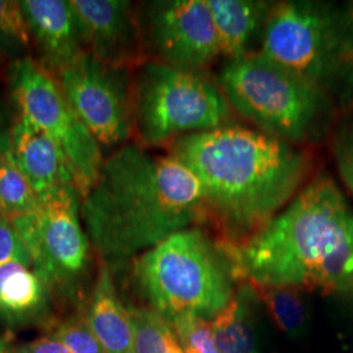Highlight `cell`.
<instances>
[{"label": "cell", "mask_w": 353, "mask_h": 353, "mask_svg": "<svg viewBox=\"0 0 353 353\" xmlns=\"http://www.w3.org/2000/svg\"><path fill=\"white\" fill-rule=\"evenodd\" d=\"M67 347L70 353H105L85 318H71L62 322L52 334Z\"/></svg>", "instance_id": "cb8c5ba5"}, {"label": "cell", "mask_w": 353, "mask_h": 353, "mask_svg": "<svg viewBox=\"0 0 353 353\" xmlns=\"http://www.w3.org/2000/svg\"><path fill=\"white\" fill-rule=\"evenodd\" d=\"M57 77L76 114L101 147H122L131 139L134 105L127 68L102 63L87 51Z\"/></svg>", "instance_id": "30bf717a"}, {"label": "cell", "mask_w": 353, "mask_h": 353, "mask_svg": "<svg viewBox=\"0 0 353 353\" xmlns=\"http://www.w3.org/2000/svg\"><path fill=\"white\" fill-rule=\"evenodd\" d=\"M144 51L152 61L203 71L221 55L205 0L152 1L139 17Z\"/></svg>", "instance_id": "8fae6325"}, {"label": "cell", "mask_w": 353, "mask_h": 353, "mask_svg": "<svg viewBox=\"0 0 353 353\" xmlns=\"http://www.w3.org/2000/svg\"><path fill=\"white\" fill-rule=\"evenodd\" d=\"M227 248L241 283L353 297V208L331 176L313 178L259 230Z\"/></svg>", "instance_id": "3957f363"}, {"label": "cell", "mask_w": 353, "mask_h": 353, "mask_svg": "<svg viewBox=\"0 0 353 353\" xmlns=\"http://www.w3.org/2000/svg\"><path fill=\"white\" fill-rule=\"evenodd\" d=\"M214 81L233 113L293 145L318 143L331 125L334 100L327 90L261 51L228 59Z\"/></svg>", "instance_id": "5b68a950"}, {"label": "cell", "mask_w": 353, "mask_h": 353, "mask_svg": "<svg viewBox=\"0 0 353 353\" xmlns=\"http://www.w3.org/2000/svg\"><path fill=\"white\" fill-rule=\"evenodd\" d=\"M32 39L46 65L57 76L87 52L71 0L20 1Z\"/></svg>", "instance_id": "4fadbf2b"}, {"label": "cell", "mask_w": 353, "mask_h": 353, "mask_svg": "<svg viewBox=\"0 0 353 353\" xmlns=\"http://www.w3.org/2000/svg\"><path fill=\"white\" fill-rule=\"evenodd\" d=\"M85 50L117 68L139 67L147 59L139 16L126 0H71Z\"/></svg>", "instance_id": "7c38bea8"}, {"label": "cell", "mask_w": 353, "mask_h": 353, "mask_svg": "<svg viewBox=\"0 0 353 353\" xmlns=\"http://www.w3.org/2000/svg\"><path fill=\"white\" fill-rule=\"evenodd\" d=\"M46 284L33 268L21 263L0 267V316L23 322L38 314L46 299Z\"/></svg>", "instance_id": "ac0fdd59"}, {"label": "cell", "mask_w": 353, "mask_h": 353, "mask_svg": "<svg viewBox=\"0 0 353 353\" xmlns=\"http://www.w3.org/2000/svg\"><path fill=\"white\" fill-rule=\"evenodd\" d=\"M16 353H70L67 347L57 336H42L17 347Z\"/></svg>", "instance_id": "4316f807"}, {"label": "cell", "mask_w": 353, "mask_h": 353, "mask_svg": "<svg viewBox=\"0 0 353 353\" xmlns=\"http://www.w3.org/2000/svg\"><path fill=\"white\" fill-rule=\"evenodd\" d=\"M36 212L11 220L46 287L79 278L88 265V236L81 228V196L74 185L38 195Z\"/></svg>", "instance_id": "9c48e42d"}, {"label": "cell", "mask_w": 353, "mask_h": 353, "mask_svg": "<svg viewBox=\"0 0 353 353\" xmlns=\"http://www.w3.org/2000/svg\"><path fill=\"white\" fill-rule=\"evenodd\" d=\"M252 285V284H250ZM258 300L265 303L272 322L292 341L301 339L310 322L305 290L296 287L252 285Z\"/></svg>", "instance_id": "d6986e66"}, {"label": "cell", "mask_w": 353, "mask_h": 353, "mask_svg": "<svg viewBox=\"0 0 353 353\" xmlns=\"http://www.w3.org/2000/svg\"><path fill=\"white\" fill-rule=\"evenodd\" d=\"M134 353H185L173 326L147 307L130 306Z\"/></svg>", "instance_id": "44dd1931"}, {"label": "cell", "mask_w": 353, "mask_h": 353, "mask_svg": "<svg viewBox=\"0 0 353 353\" xmlns=\"http://www.w3.org/2000/svg\"><path fill=\"white\" fill-rule=\"evenodd\" d=\"M84 318L105 353H134L130 312L118 296L110 267L103 262Z\"/></svg>", "instance_id": "9a60e30c"}, {"label": "cell", "mask_w": 353, "mask_h": 353, "mask_svg": "<svg viewBox=\"0 0 353 353\" xmlns=\"http://www.w3.org/2000/svg\"><path fill=\"white\" fill-rule=\"evenodd\" d=\"M0 353H8L7 352V347H6L3 341H0Z\"/></svg>", "instance_id": "83f0119b"}, {"label": "cell", "mask_w": 353, "mask_h": 353, "mask_svg": "<svg viewBox=\"0 0 353 353\" xmlns=\"http://www.w3.org/2000/svg\"><path fill=\"white\" fill-rule=\"evenodd\" d=\"M168 153L198 178L207 217L230 246L284 210L313 169L303 147L234 123L182 137Z\"/></svg>", "instance_id": "6da1fadb"}, {"label": "cell", "mask_w": 353, "mask_h": 353, "mask_svg": "<svg viewBox=\"0 0 353 353\" xmlns=\"http://www.w3.org/2000/svg\"><path fill=\"white\" fill-rule=\"evenodd\" d=\"M132 276L148 307L168 322L182 316L212 321L241 283L227 245L199 227L140 254L132 261Z\"/></svg>", "instance_id": "277c9868"}, {"label": "cell", "mask_w": 353, "mask_h": 353, "mask_svg": "<svg viewBox=\"0 0 353 353\" xmlns=\"http://www.w3.org/2000/svg\"><path fill=\"white\" fill-rule=\"evenodd\" d=\"M37 192L26 174L16 164L10 151L8 132L0 135V214L12 220L14 217L36 212Z\"/></svg>", "instance_id": "ffe728a7"}, {"label": "cell", "mask_w": 353, "mask_h": 353, "mask_svg": "<svg viewBox=\"0 0 353 353\" xmlns=\"http://www.w3.org/2000/svg\"><path fill=\"white\" fill-rule=\"evenodd\" d=\"M258 296L249 283H240L234 297L211 321L221 353H259L255 319Z\"/></svg>", "instance_id": "e0dca14e"}, {"label": "cell", "mask_w": 353, "mask_h": 353, "mask_svg": "<svg viewBox=\"0 0 353 353\" xmlns=\"http://www.w3.org/2000/svg\"><path fill=\"white\" fill-rule=\"evenodd\" d=\"M214 19L221 57L240 58L249 52L252 39L263 36L274 3L262 0H205Z\"/></svg>", "instance_id": "2e32d148"}, {"label": "cell", "mask_w": 353, "mask_h": 353, "mask_svg": "<svg viewBox=\"0 0 353 353\" xmlns=\"http://www.w3.org/2000/svg\"><path fill=\"white\" fill-rule=\"evenodd\" d=\"M132 80L134 134L144 148L232 125L233 110L203 71L148 59Z\"/></svg>", "instance_id": "52a82bcc"}, {"label": "cell", "mask_w": 353, "mask_h": 353, "mask_svg": "<svg viewBox=\"0 0 353 353\" xmlns=\"http://www.w3.org/2000/svg\"><path fill=\"white\" fill-rule=\"evenodd\" d=\"M258 51L332 94L353 75V6L310 0L278 3Z\"/></svg>", "instance_id": "8992f818"}, {"label": "cell", "mask_w": 353, "mask_h": 353, "mask_svg": "<svg viewBox=\"0 0 353 353\" xmlns=\"http://www.w3.org/2000/svg\"><path fill=\"white\" fill-rule=\"evenodd\" d=\"M21 263L32 268V258L10 219L0 214V267Z\"/></svg>", "instance_id": "484cf974"}, {"label": "cell", "mask_w": 353, "mask_h": 353, "mask_svg": "<svg viewBox=\"0 0 353 353\" xmlns=\"http://www.w3.org/2000/svg\"><path fill=\"white\" fill-rule=\"evenodd\" d=\"M10 90L20 114L43 130L64 153L81 199L94 186L105 161L101 144L81 122L58 77L33 58H20L10 70Z\"/></svg>", "instance_id": "ba28073f"}, {"label": "cell", "mask_w": 353, "mask_h": 353, "mask_svg": "<svg viewBox=\"0 0 353 353\" xmlns=\"http://www.w3.org/2000/svg\"><path fill=\"white\" fill-rule=\"evenodd\" d=\"M81 219L102 262L134 261L170 236L208 220L202 185L170 153L126 143L105 159L81 199Z\"/></svg>", "instance_id": "7a4b0ae2"}, {"label": "cell", "mask_w": 353, "mask_h": 353, "mask_svg": "<svg viewBox=\"0 0 353 353\" xmlns=\"http://www.w3.org/2000/svg\"><path fill=\"white\" fill-rule=\"evenodd\" d=\"M185 353H221L211 327V321L195 316H178L169 322Z\"/></svg>", "instance_id": "603a6c76"}, {"label": "cell", "mask_w": 353, "mask_h": 353, "mask_svg": "<svg viewBox=\"0 0 353 353\" xmlns=\"http://www.w3.org/2000/svg\"><path fill=\"white\" fill-rule=\"evenodd\" d=\"M8 140L16 164L37 195L74 185L70 165L58 143L26 115L19 114L8 131Z\"/></svg>", "instance_id": "5bb4252c"}, {"label": "cell", "mask_w": 353, "mask_h": 353, "mask_svg": "<svg viewBox=\"0 0 353 353\" xmlns=\"http://www.w3.org/2000/svg\"><path fill=\"white\" fill-rule=\"evenodd\" d=\"M30 42V29L20 1L0 0V55L21 51Z\"/></svg>", "instance_id": "7402d4cb"}, {"label": "cell", "mask_w": 353, "mask_h": 353, "mask_svg": "<svg viewBox=\"0 0 353 353\" xmlns=\"http://www.w3.org/2000/svg\"><path fill=\"white\" fill-rule=\"evenodd\" d=\"M332 153L339 176L353 195V119L344 122L335 132Z\"/></svg>", "instance_id": "d4e9b609"}]
</instances>
